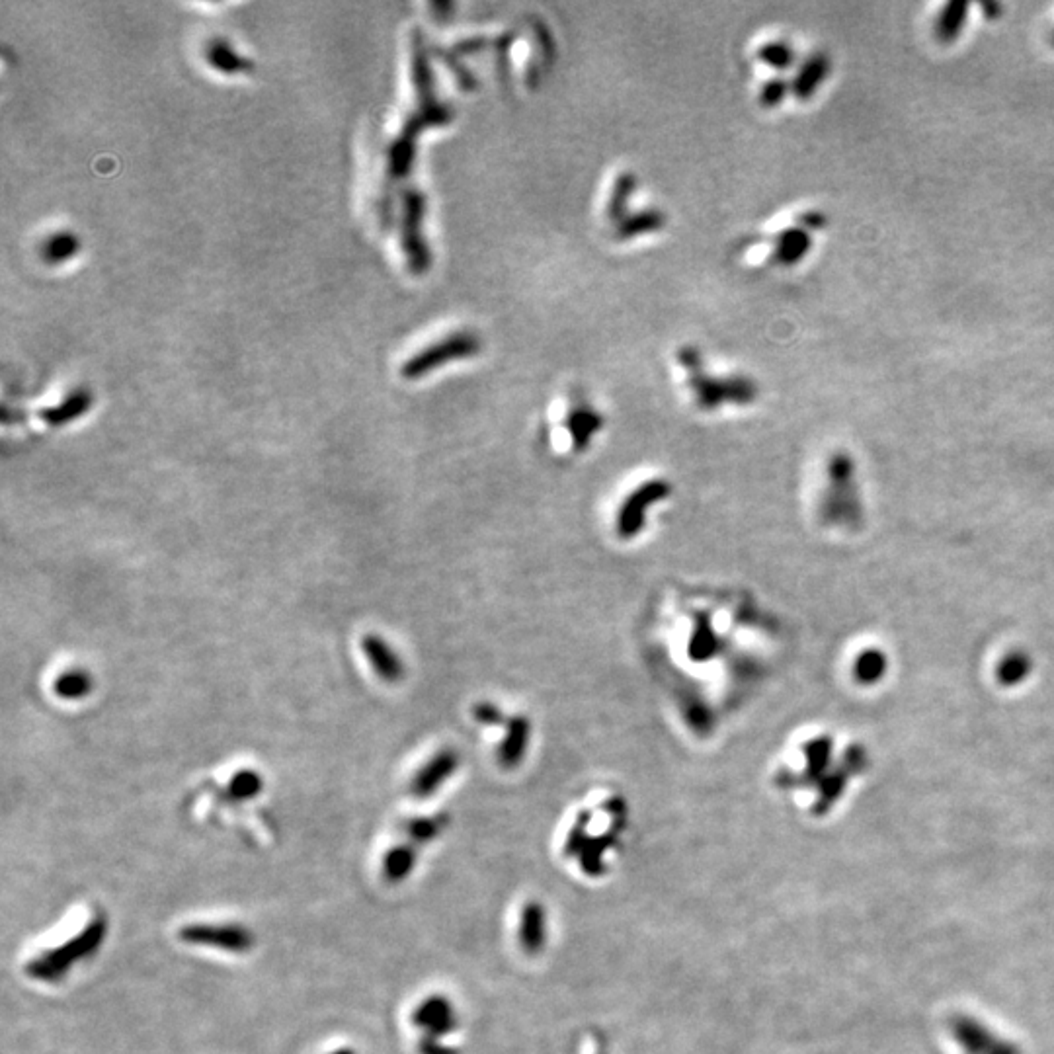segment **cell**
Here are the masks:
<instances>
[{
	"instance_id": "obj_1",
	"label": "cell",
	"mask_w": 1054,
	"mask_h": 1054,
	"mask_svg": "<svg viewBox=\"0 0 1054 1054\" xmlns=\"http://www.w3.org/2000/svg\"><path fill=\"white\" fill-rule=\"evenodd\" d=\"M412 75H414V86L418 92V106L408 116L405 127L395 137L393 145L389 147V166L387 174L389 180H403L410 172V166L414 163V149H416V137L420 131H424L430 125H444L451 120L449 108L444 106L434 96L432 86V71L428 63V55L424 49V40L416 36L414 49H412Z\"/></svg>"
},
{
	"instance_id": "obj_2",
	"label": "cell",
	"mask_w": 1054,
	"mask_h": 1054,
	"mask_svg": "<svg viewBox=\"0 0 1054 1054\" xmlns=\"http://www.w3.org/2000/svg\"><path fill=\"white\" fill-rule=\"evenodd\" d=\"M678 362L684 365V369L690 371L691 375H695L691 379V389L695 391L697 403L701 405V408H717V405H723L727 401L746 405V403H752L758 395L756 385L744 377L707 379L705 373L699 371L701 358L695 348H690V346L684 348L678 354Z\"/></svg>"
},
{
	"instance_id": "obj_3",
	"label": "cell",
	"mask_w": 1054,
	"mask_h": 1054,
	"mask_svg": "<svg viewBox=\"0 0 1054 1054\" xmlns=\"http://www.w3.org/2000/svg\"><path fill=\"white\" fill-rule=\"evenodd\" d=\"M481 350V340L473 332H455L442 338L440 342L420 350L414 354L403 367L401 373L405 379H418L430 373L436 367H442L447 362L471 358Z\"/></svg>"
},
{
	"instance_id": "obj_4",
	"label": "cell",
	"mask_w": 1054,
	"mask_h": 1054,
	"mask_svg": "<svg viewBox=\"0 0 1054 1054\" xmlns=\"http://www.w3.org/2000/svg\"><path fill=\"white\" fill-rule=\"evenodd\" d=\"M424 196L416 188L403 194V248L412 274H424L430 268V250L422 237Z\"/></svg>"
},
{
	"instance_id": "obj_5",
	"label": "cell",
	"mask_w": 1054,
	"mask_h": 1054,
	"mask_svg": "<svg viewBox=\"0 0 1054 1054\" xmlns=\"http://www.w3.org/2000/svg\"><path fill=\"white\" fill-rule=\"evenodd\" d=\"M102 935H104V926L98 922V924L90 926L86 932L82 933L77 941L69 943L67 947H59L57 951H51L49 955L40 957L34 963H30L28 973L32 974L34 978H43V980L59 978L61 974L67 973V967L73 961L82 959L92 949H96V945L102 941Z\"/></svg>"
},
{
	"instance_id": "obj_6",
	"label": "cell",
	"mask_w": 1054,
	"mask_h": 1054,
	"mask_svg": "<svg viewBox=\"0 0 1054 1054\" xmlns=\"http://www.w3.org/2000/svg\"><path fill=\"white\" fill-rule=\"evenodd\" d=\"M670 492L668 483L664 481H650L643 487L635 488L621 504L617 512V535L621 539H631L639 535V531L647 522V510L654 502H660Z\"/></svg>"
},
{
	"instance_id": "obj_7",
	"label": "cell",
	"mask_w": 1054,
	"mask_h": 1054,
	"mask_svg": "<svg viewBox=\"0 0 1054 1054\" xmlns=\"http://www.w3.org/2000/svg\"><path fill=\"white\" fill-rule=\"evenodd\" d=\"M412 1021L420 1031L426 1033L424 1041L440 1043L444 1035H449L457 1027V1014L446 996H430L418 1004L412 1014Z\"/></svg>"
},
{
	"instance_id": "obj_8",
	"label": "cell",
	"mask_w": 1054,
	"mask_h": 1054,
	"mask_svg": "<svg viewBox=\"0 0 1054 1054\" xmlns=\"http://www.w3.org/2000/svg\"><path fill=\"white\" fill-rule=\"evenodd\" d=\"M459 770V756L455 750L446 748L432 756L420 770L414 773L410 783V793L416 799H430L436 791L446 785L447 779Z\"/></svg>"
},
{
	"instance_id": "obj_9",
	"label": "cell",
	"mask_w": 1054,
	"mask_h": 1054,
	"mask_svg": "<svg viewBox=\"0 0 1054 1054\" xmlns=\"http://www.w3.org/2000/svg\"><path fill=\"white\" fill-rule=\"evenodd\" d=\"M188 943L211 945L227 951H246L252 947V935L239 926H190L180 932Z\"/></svg>"
},
{
	"instance_id": "obj_10",
	"label": "cell",
	"mask_w": 1054,
	"mask_h": 1054,
	"mask_svg": "<svg viewBox=\"0 0 1054 1054\" xmlns=\"http://www.w3.org/2000/svg\"><path fill=\"white\" fill-rule=\"evenodd\" d=\"M362 649H364L367 662L371 664V668L375 670V674L383 682L397 684V682L403 680V676H405L403 660L399 658V654L383 637L373 635V633L365 635L364 639H362Z\"/></svg>"
},
{
	"instance_id": "obj_11",
	"label": "cell",
	"mask_w": 1054,
	"mask_h": 1054,
	"mask_svg": "<svg viewBox=\"0 0 1054 1054\" xmlns=\"http://www.w3.org/2000/svg\"><path fill=\"white\" fill-rule=\"evenodd\" d=\"M529 740H531V723L527 721V717L524 715L512 717L510 723L506 725V734L496 752L498 764L504 770L518 768L526 758Z\"/></svg>"
},
{
	"instance_id": "obj_12",
	"label": "cell",
	"mask_w": 1054,
	"mask_h": 1054,
	"mask_svg": "<svg viewBox=\"0 0 1054 1054\" xmlns=\"http://www.w3.org/2000/svg\"><path fill=\"white\" fill-rule=\"evenodd\" d=\"M830 71V57H826L824 53H812L799 65L795 79L791 82V94L801 102L811 100L816 90L830 77Z\"/></svg>"
},
{
	"instance_id": "obj_13",
	"label": "cell",
	"mask_w": 1054,
	"mask_h": 1054,
	"mask_svg": "<svg viewBox=\"0 0 1054 1054\" xmlns=\"http://www.w3.org/2000/svg\"><path fill=\"white\" fill-rule=\"evenodd\" d=\"M547 933H549V924H547L545 906L537 900H529L520 916V928H518L520 945L524 947L526 953L535 955L545 947Z\"/></svg>"
},
{
	"instance_id": "obj_14",
	"label": "cell",
	"mask_w": 1054,
	"mask_h": 1054,
	"mask_svg": "<svg viewBox=\"0 0 1054 1054\" xmlns=\"http://www.w3.org/2000/svg\"><path fill=\"white\" fill-rule=\"evenodd\" d=\"M971 4L969 2H947L935 14L933 36L943 45H951L959 40L969 22Z\"/></svg>"
},
{
	"instance_id": "obj_15",
	"label": "cell",
	"mask_w": 1054,
	"mask_h": 1054,
	"mask_svg": "<svg viewBox=\"0 0 1054 1054\" xmlns=\"http://www.w3.org/2000/svg\"><path fill=\"white\" fill-rule=\"evenodd\" d=\"M812 248L811 231L805 227H789L777 233L773 256L783 266L799 264Z\"/></svg>"
},
{
	"instance_id": "obj_16",
	"label": "cell",
	"mask_w": 1054,
	"mask_h": 1054,
	"mask_svg": "<svg viewBox=\"0 0 1054 1054\" xmlns=\"http://www.w3.org/2000/svg\"><path fill=\"white\" fill-rule=\"evenodd\" d=\"M889 670V658L883 650L867 649L859 652L853 662V678L861 686L879 684Z\"/></svg>"
},
{
	"instance_id": "obj_17",
	"label": "cell",
	"mask_w": 1054,
	"mask_h": 1054,
	"mask_svg": "<svg viewBox=\"0 0 1054 1054\" xmlns=\"http://www.w3.org/2000/svg\"><path fill=\"white\" fill-rule=\"evenodd\" d=\"M1033 670V660L1025 650H1012L996 666V678L1004 688L1023 684Z\"/></svg>"
},
{
	"instance_id": "obj_18",
	"label": "cell",
	"mask_w": 1054,
	"mask_h": 1054,
	"mask_svg": "<svg viewBox=\"0 0 1054 1054\" xmlns=\"http://www.w3.org/2000/svg\"><path fill=\"white\" fill-rule=\"evenodd\" d=\"M205 57L211 63V67H215L217 71L227 73V75L241 73V71L250 69V63L243 59L227 41L221 40V38L209 40L207 49H205Z\"/></svg>"
},
{
	"instance_id": "obj_19",
	"label": "cell",
	"mask_w": 1054,
	"mask_h": 1054,
	"mask_svg": "<svg viewBox=\"0 0 1054 1054\" xmlns=\"http://www.w3.org/2000/svg\"><path fill=\"white\" fill-rule=\"evenodd\" d=\"M90 403H92L90 393H86L84 389H79V391L71 393L65 399V403H61L55 408H49V410H43L41 418L49 426H63V424H67V422L82 416L90 408Z\"/></svg>"
},
{
	"instance_id": "obj_20",
	"label": "cell",
	"mask_w": 1054,
	"mask_h": 1054,
	"mask_svg": "<svg viewBox=\"0 0 1054 1054\" xmlns=\"http://www.w3.org/2000/svg\"><path fill=\"white\" fill-rule=\"evenodd\" d=\"M602 428V416L590 408H576L568 418V430L574 446L586 447L590 438Z\"/></svg>"
},
{
	"instance_id": "obj_21",
	"label": "cell",
	"mask_w": 1054,
	"mask_h": 1054,
	"mask_svg": "<svg viewBox=\"0 0 1054 1054\" xmlns=\"http://www.w3.org/2000/svg\"><path fill=\"white\" fill-rule=\"evenodd\" d=\"M758 57L764 65L771 67L773 71H789L797 63V51L783 40L768 41L760 47Z\"/></svg>"
},
{
	"instance_id": "obj_22",
	"label": "cell",
	"mask_w": 1054,
	"mask_h": 1054,
	"mask_svg": "<svg viewBox=\"0 0 1054 1054\" xmlns=\"http://www.w3.org/2000/svg\"><path fill=\"white\" fill-rule=\"evenodd\" d=\"M79 248V239L71 231H59L41 244V258L49 264L69 260Z\"/></svg>"
},
{
	"instance_id": "obj_23",
	"label": "cell",
	"mask_w": 1054,
	"mask_h": 1054,
	"mask_svg": "<svg viewBox=\"0 0 1054 1054\" xmlns=\"http://www.w3.org/2000/svg\"><path fill=\"white\" fill-rule=\"evenodd\" d=\"M416 863V853L410 848V846H399L395 850L385 855V861H383V873L387 877V881L391 883H399L406 879L412 871Z\"/></svg>"
},
{
	"instance_id": "obj_24",
	"label": "cell",
	"mask_w": 1054,
	"mask_h": 1054,
	"mask_svg": "<svg viewBox=\"0 0 1054 1054\" xmlns=\"http://www.w3.org/2000/svg\"><path fill=\"white\" fill-rule=\"evenodd\" d=\"M53 690L61 699H81L92 690V678L84 670H69L55 680Z\"/></svg>"
},
{
	"instance_id": "obj_25",
	"label": "cell",
	"mask_w": 1054,
	"mask_h": 1054,
	"mask_svg": "<svg viewBox=\"0 0 1054 1054\" xmlns=\"http://www.w3.org/2000/svg\"><path fill=\"white\" fill-rule=\"evenodd\" d=\"M662 225H664V217L658 211H645V213L635 215L633 219L621 221L617 233L621 237H631V235H641V233H647V231L660 229Z\"/></svg>"
},
{
	"instance_id": "obj_26",
	"label": "cell",
	"mask_w": 1054,
	"mask_h": 1054,
	"mask_svg": "<svg viewBox=\"0 0 1054 1054\" xmlns=\"http://www.w3.org/2000/svg\"><path fill=\"white\" fill-rule=\"evenodd\" d=\"M444 828V816H438V818H418V820H412L408 824V836L414 840V842H430L434 840Z\"/></svg>"
},
{
	"instance_id": "obj_27",
	"label": "cell",
	"mask_w": 1054,
	"mask_h": 1054,
	"mask_svg": "<svg viewBox=\"0 0 1054 1054\" xmlns=\"http://www.w3.org/2000/svg\"><path fill=\"white\" fill-rule=\"evenodd\" d=\"M633 188H635V180L631 174H623L615 188H613V194H611V200H609L608 213L611 217H619L625 203L629 200V196L633 194Z\"/></svg>"
},
{
	"instance_id": "obj_28",
	"label": "cell",
	"mask_w": 1054,
	"mask_h": 1054,
	"mask_svg": "<svg viewBox=\"0 0 1054 1054\" xmlns=\"http://www.w3.org/2000/svg\"><path fill=\"white\" fill-rule=\"evenodd\" d=\"M789 92H791V82L785 81L783 77H775L762 86L760 102L766 108H775L787 98Z\"/></svg>"
},
{
	"instance_id": "obj_29",
	"label": "cell",
	"mask_w": 1054,
	"mask_h": 1054,
	"mask_svg": "<svg viewBox=\"0 0 1054 1054\" xmlns=\"http://www.w3.org/2000/svg\"><path fill=\"white\" fill-rule=\"evenodd\" d=\"M262 789V779L254 771H241L231 781V793L239 799L254 797Z\"/></svg>"
},
{
	"instance_id": "obj_30",
	"label": "cell",
	"mask_w": 1054,
	"mask_h": 1054,
	"mask_svg": "<svg viewBox=\"0 0 1054 1054\" xmlns=\"http://www.w3.org/2000/svg\"><path fill=\"white\" fill-rule=\"evenodd\" d=\"M473 717H475L477 723H481V725H485V727H494V725L500 723V719H502V711H500L494 703L485 701V703H479V705L473 709Z\"/></svg>"
},
{
	"instance_id": "obj_31",
	"label": "cell",
	"mask_w": 1054,
	"mask_h": 1054,
	"mask_svg": "<svg viewBox=\"0 0 1054 1054\" xmlns=\"http://www.w3.org/2000/svg\"><path fill=\"white\" fill-rule=\"evenodd\" d=\"M334 1054H354V1053H352V1051H348V1049H344V1051H336V1053H334Z\"/></svg>"
},
{
	"instance_id": "obj_32",
	"label": "cell",
	"mask_w": 1054,
	"mask_h": 1054,
	"mask_svg": "<svg viewBox=\"0 0 1054 1054\" xmlns=\"http://www.w3.org/2000/svg\"><path fill=\"white\" fill-rule=\"evenodd\" d=\"M1053 41H1054V32H1053Z\"/></svg>"
}]
</instances>
